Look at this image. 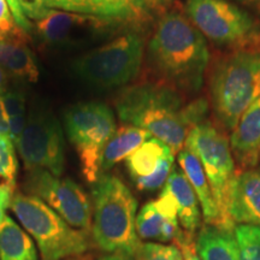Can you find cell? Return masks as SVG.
<instances>
[{
  "mask_svg": "<svg viewBox=\"0 0 260 260\" xmlns=\"http://www.w3.org/2000/svg\"><path fill=\"white\" fill-rule=\"evenodd\" d=\"M149 65L168 86L198 93L204 86L210 52L206 39L186 14L167 10L148 42Z\"/></svg>",
  "mask_w": 260,
  "mask_h": 260,
  "instance_id": "cell-1",
  "label": "cell"
},
{
  "mask_svg": "<svg viewBox=\"0 0 260 260\" xmlns=\"http://www.w3.org/2000/svg\"><path fill=\"white\" fill-rule=\"evenodd\" d=\"M177 90L168 84L144 83L130 87L117 99L119 118L148 132L177 154L184 147L190 126Z\"/></svg>",
  "mask_w": 260,
  "mask_h": 260,
  "instance_id": "cell-2",
  "label": "cell"
},
{
  "mask_svg": "<svg viewBox=\"0 0 260 260\" xmlns=\"http://www.w3.org/2000/svg\"><path fill=\"white\" fill-rule=\"evenodd\" d=\"M214 115L228 130L260 98V44L229 51L214 65L210 77Z\"/></svg>",
  "mask_w": 260,
  "mask_h": 260,
  "instance_id": "cell-3",
  "label": "cell"
},
{
  "mask_svg": "<svg viewBox=\"0 0 260 260\" xmlns=\"http://www.w3.org/2000/svg\"><path fill=\"white\" fill-rule=\"evenodd\" d=\"M93 239L107 253L135 255L141 246L136 233L138 201L118 177L100 175L93 188Z\"/></svg>",
  "mask_w": 260,
  "mask_h": 260,
  "instance_id": "cell-4",
  "label": "cell"
},
{
  "mask_svg": "<svg viewBox=\"0 0 260 260\" xmlns=\"http://www.w3.org/2000/svg\"><path fill=\"white\" fill-rule=\"evenodd\" d=\"M10 207L38 242L42 260L77 256L88 248L86 233L69 225L56 211L34 195L15 194Z\"/></svg>",
  "mask_w": 260,
  "mask_h": 260,
  "instance_id": "cell-5",
  "label": "cell"
},
{
  "mask_svg": "<svg viewBox=\"0 0 260 260\" xmlns=\"http://www.w3.org/2000/svg\"><path fill=\"white\" fill-rule=\"evenodd\" d=\"M144 60V39L126 32L74 60L75 75L102 89L124 86L138 76Z\"/></svg>",
  "mask_w": 260,
  "mask_h": 260,
  "instance_id": "cell-6",
  "label": "cell"
},
{
  "mask_svg": "<svg viewBox=\"0 0 260 260\" xmlns=\"http://www.w3.org/2000/svg\"><path fill=\"white\" fill-rule=\"evenodd\" d=\"M184 12L205 39L236 50L260 44V23L245 9L228 0H187Z\"/></svg>",
  "mask_w": 260,
  "mask_h": 260,
  "instance_id": "cell-7",
  "label": "cell"
},
{
  "mask_svg": "<svg viewBox=\"0 0 260 260\" xmlns=\"http://www.w3.org/2000/svg\"><path fill=\"white\" fill-rule=\"evenodd\" d=\"M184 147L193 152L203 165L218 206L222 229L233 232L236 224L229 214V195L236 171L226 135L211 122L205 121L189 130Z\"/></svg>",
  "mask_w": 260,
  "mask_h": 260,
  "instance_id": "cell-8",
  "label": "cell"
},
{
  "mask_svg": "<svg viewBox=\"0 0 260 260\" xmlns=\"http://www.w3.org/2000/svg\"><path fill=\"white\" fill-rule=\"evenodd\" d=\"M65 126L79 153L83 176L95 183L100 176L103 151L116 132L113 112L100 103L77 104L65 113Z\"/></svg>",
  "mask_w": 260,
  "mask_h": 260,
  "instance_id": "cell-9",
  "label": "cell"
},
{
  "mask_svg": "<svg viewBox=\"0 0 260 260\" xmlns=\"http://www.w3.org/2000/svg\"><path fill=\"white\" fill-rule=\"evenodd\" d=\"M16 146L27 170L48 171L56 177L63 172V133L59 123L48 112L35 111L28 117Z\"/></svg>",
  "mask_w": 260,
  "mask_h": 260,
  "instance_id": "cell-10",
  "label": "cell"
},
{
  "mask_svg": "<svg viewBox=\"0 0 260 260\" xmlns=\"http://www.w3.org/2000/svg\"><path fill=\"white\" fill-rule=\"evenodd\" d=\"M30 195L47 203L52 210L75 229L90 230L92 206L79 184L70 178H59L48 171H30L25 182Z\"/></svg>",
  "mask_w": 260,
  "mask_h": 260,
  "instance_id": "cell-11",
  "label": "cell"
},
{
  "mask_svg": "<svg viewBox=\"0 0 260 260\" xmlns=\"http://www.w3.org/2000/svg\"><path fill=\"white\" fill-rule=\"evenodd\" d=\"M111 27V24L92 16L54 9H50L34 23L39 38L58 47H77L88 42L99 31Z\"/></svg>",
  "mask_w": 260,
  "mask_h": 260,
  "instance_id": "cell-12",
  "label": "cell"
},
{
  "mask_svg": "<svg viewBox=\"0 0 260 260\" xmlns=\"http://www.w3.org/2000/svg\"><path fill=\"white\" fill-rule=\"evenodd\" d=\"M172 0H77V14L99 18L112 27L139 25L164 14Z\"/></svg>",
  "mask_w": 260,
  "mask_h": 260,
  "instance_id": "cell-13",
  "label": "cell"
},
{
  "mask_svg": "<svg viewBox=\"0 0 260 260\" xmlns=\"http://www.w3.org/2000/svg\"><path fill=\"white\" fill-rule=\"evenodd\" d=\"M234 223L260 226V170L236 172L229 195Z\"/></svg>",
  "mask_w": 260,
  "mask_h": 260,
  "instance_id": "cell-14",
  "label": "cell"
},
{
  "mask_svg": "<svg viewBox=\"0 0 260 260\" xmlns=\"http://www.w3.org/2000/svg\"><path fill=\"white\" fill-rule=\"evenodd\" d=\"M230 148L242 171L260 161V98L243 112L230 136Z\"/></svg>",
  "mask_w": 260,
  "mask_h": 260,
  "instance_id": "cell-15",
  "label": "cell"
},
{
  "mask_svg": "<svg viewBox=\"0 0 260 260\" xmlns=\"http://www.w3.org/2000/svg\"><path fill=\"white\" fill-rule=\"evenodd\" d=\"M178 164L193 188L194 193L197 194L205 222L209 225L222 229V218H220L218 206L199 159L187 147H183L178 152Z\"/></svg>",
  "mask_w": 260,
  "mask_h": 260,
  "instance_id": "cell-16",
  "label": "cell"
},
{
  "mask_svg": "<svg viewBox=\"0 0 260 260\" xmlns=\"http://www.w3.org/2000/svg\"><path fill=\"white\" fill-rule=\"evenodd\" d=\"M164 189L171 194L177 206L178 222L187 233L194 234L200 226V204L197 194L182 171L172 168Z\"/></svg>",
  "mask_w": 260,
  "mask_h": 260,
  "instance_id": "cell-17",
  "label": "cell"
},
{
  "mask_svg": "<svg viewBox=\"0 0 260 260\" xmlns=\"http://www.w3.org/2000/svg\"><path fill=\"white\" fill-rule=\"evenodd\" d=\"M0 67L16 79L29 82L39 79L37 63L27 46V37L0 39Z\"/></svg>",
  "mask_w": 260,
  "mask_h": 260,
  "instance_id": "cell-18",
  "label": "cell"
},
{
  "mask_svg": "<svg viewBox=\"0 0 260 260\" xmlns=\"http://www.w3.org/2000/svg\"><path fill=\"white\" fill-rule=\"evenodd\" d=\"M136 233L141 239L175 242L184 235L186 230L181 229L178 219L165 217L151 201L136 216Z\"/></svg>",
  "mask_w": 260,
  "mask_h": 260,
  "instance_id": "cell-19",
  "label": "cell"
},
{
  "mask_svg": "<svg viewBox=\"0 0 260 260\" xmlns=\"http://www.w3.org/2000/svg\"><path fill=\"white\" fill-rule=\"evenodd\" d=\"M146 130L132 124L119 126L109 140L102 154L100 170L106 171L133 154L140 146L151 139Z\"/></svg>",
  "mask_w": 260,
  "mask_h": 260,
  "instance_id": "cell-20",
  "label": "cell"
},
{
  "mask_svg": "<svg viewBox=\"0 0 260 260\" xmlns=\"http://www.w3.org/2000/svg\"><path fill=\"white\" fill-rule=\"evenodd\" d=\"M195 246L201 260H239L234 230L230 232L207 224L201 228Z\"/></svg>",
  "mask_w": 260,
  "mask_h": 260,
  "instance_id": "cell-21",
  "label": "cell"
},
{
  "mask_svg": "<svg viewBox=\"0 0 260 260\" xmlns=\"http://www.w3.org/2000/svg\"><path fill=\"white\" fill-rule=\"evenodd\" d=\"M0 260H38L30 236L8 216L0 224Z\"/></svg>",
  "mask_w": 260,
  "mask_h": 260,
  "instance_id": "cell-22",
  "label": "cell"
},
{
  "mask_svg": "<svg viewBox=\"0 0 260 260\" xmlns=\"http://www.w3.org/2000/svg\"><path fill=\"white\" fill-rule=\"evenodd\" d=\"M170 153L172 152L167 144L152 136L126 158V167L132 177L138 180L153 174L160 164L161 159Z\"/></svg>",
  "mask_w": 260,
  "mask_h": 260,
  "instance_id": "cell-23",
  "label": "cell"
},
{
  "mask_svg": "<svg viewBox=\"0 0 260 260\" xmlns=\"http://www.w3.org/2000/svg\"><path fill=\"white\" fill-rule=\"evenodd\" d=\"M5 111L9 118L10 138L17 144L19 136L23 133L27 118H25V98L18 90H8L3 94Z\"/></svg>",
  "mask_w": 260,
  "mask_h": 260,
  "instance_id": "cell-24",
  "label": "cell"
},
{
  "mask_svg": "<svg viewBox=\"0 0 260 260\" xmlns=\"http://www.w3.org/2000/svg\"><path fill=\"white\" fill-rule=\"evenodd\" d=\"M239 260H260V226L239 224L234 228Z\"/></svg>",
  "mask_w": 260,
  "mask_h": 260,
  "instance_id": "cell-25",
  "label": "cell"
},
{
  "mask_svg": "<svg viewBox=\"0 0 260 260\" xmlns=\"http://www.w3.org/2000/svg\"><path fill=\"white\" fill-rule=\"evenodd\" d=\"M17 159H16L14 142L11 139L0 136V178L4 183L15 189Z\"/></svg>",
  "mask_w": 260,
  "mask_h": 260,
  "instance_id": "cell-26",
  "label": "cell"
},
{
  "mask_svg": "<svg viewBox=\"0 0 260 260\" xmlns=\"http://www.w3.org/2000/svg\"><path fill=\"white\" fill-rule=\"evenodd\" d=\"M174 157L175 155L172 153L168 154L167 157L161 159L160 164H159L157 170L153 174H151L149 176L134 180L139 189L147 191L157 190L162 186H165V183H167L168 178L172 171V168H174Z\"/></svg>",
  "mask_w": 260,
  "mask_h": 260,
  "instance_id": "cell-27",
  "label": "cell"
},
{
  "mask_svg": "<svg viewBox=\"0 0 260 260\" xmlns=\"http://www.w3.org/2000/svg\"><path fill=\"white\" fill-rule=\"evenodd\" d=\"M135 260H183L180 249L175 245L141 243L135 254Z\"/></svg>",
  "mask_w": 260,
  "mask_h": 260,
  "instance_id": "cell-28",
  "label": "cell"
},
{
  "mask_svg": "<svg viewBox=\"0 0 260 260\" xmlns=\"http://www.w3.org/2000/svg\"><path fill=\"white\" fill-rule=\"evenodd\" d=\"M23 37H27L25 31L16 24L5 0H0V39Z\"/></svg>",
  "mask_w": 260,
  "mask_h": 260,
  "instance_id": "cell-29",
  "label": "cell"
},
{
  "mask_svg": "<svg viewBox=\"0 0 260 260\" xmlns=\"http://www.w3.org/2000/svg\"><path fill=\"white\" fill-rule=\"evenodd\" d=\"M18 3L25 17L32 21H39L50 11L47 0H18Z\"/></svg>",
  "mask_w": 260,
  "mask_h": 260,
  "instance_id": "cell-30",
  "label": "cell"
},
{
  "mask_svg": "<svg viewBox=\"0 0 260 260\" xmlns=\"http://www.w3.org/2000/svg\"><path fill=\"white\" fill-rule=\"evenodd\" d=\"M174 245L180 249L183 260H201L195 246L194 234L186 232L180 240L174 242Z\"/></svg>",
  "mask_w": 260,
  "mask_h": 260,
  "instance_id": "cell-31",
  "label": "cell"
},
{
  "mask_svg": "<svg viewBox=\"0 0 260 260\" xmlns=\"http://www.w3.org/2000/svg\"><path fill=\"white\" fill-rule=\"evenodd\" d=\"M5 3L9 6L10 12H11L12 17H14L16 24L25 32L30 31L32 29V25L30 22H29V19L25 17L23 11H22L18 0H5Z\"/></svg>",
  "mask_w": 260,
  "mask_h": 260,
  "instance_id": "cell-32",
  "label": "cell"
},
{
  "mask_svg": "<svg viewBox=\"0 0 260 260\" xmlns=\"http://www.w3.org/2000/svg\"><path fill=\"white\" fill-rule=\"evenodd\" d=\"M12 197H14V188L6 183H0V224L5 218V211L11 204Z\"/></svg>",
  "mask_w": 260,
  "mask_h": 260,
  "instance_id": "cell-33",
  "label": "cell"
},
{
  "mask_svg": "<svg viewBox=\"0 0 260 260\" xmlns=\"http://www.w3.org/2000/svg\"><path fill=\"white\" fill-rule=\"evenodd\" d=\"M47 5L50 9L77 14V0H47Z\"/></svg>",
  "mask_w": 260,
  "mask_h": 260,
  "instance_id": "cell-34",
  "label": "cell"
},
{
  "mask_svg": "<svg viewBox=\"0 0 260 260\" xmlns=\"http://www.w3.org/2000/svg\"><path fill=\"white\" fill-rule=\"evenodd\" d=\"M0 136L3 138H10V129H9V118L6 115L4 102H3V94H0Z\"/></svg>",
  "mask_w": 260,
  "mask_h": 260,
  "instance_id": "cell-35",
  "label": "cell"
},
{
  "mask_svg": "<svg viewBox=\"0 0 260 260\" xmlns=\"http://www.w3.org/2000/svg\"><path fill=\"white\" fill-rule=\"evenodd\" d=\"M228 2H232L234 4L242 5L243 8L247 10H251L252 12H254L258 16H260V0H228Z\"/></svg>",
  "mask_w": 260,
  "mask_h": 260,
  "instance_id": "cell-36",
  "label": "cell"
},
{
  "mask_svg": "<svg viewBox=\"0 0 260 260\" xmlns=\"http://www.w3.org/2000/svg\"><path fill=\"white\" fill-rule=\"evenodd\" d=\"M98 260H135V255L128 254V253L123 252H115L100 256Z\"/></svg>",
  "mask_w": 260,
  "mask_h": 260,
  "instance_id": "cell-37",
  "label": "cell"
},
{
  "mask_svg": "<svg viewBox=\"0 0 260 260\" xmlns=\"http://www.w3.org/2000/svg\"><path fill=\"white\" fill-rule=\"evenodd\" d=\"M6 73L0 67V94H4L5 93V88H6Z\"/></svg>",
  "mask_w": 260,
  "mask_h": 260,
  "instance_id": "cell-38",
  "label": "cell"
},
{
  "mask_svg": "<svg viewBox=\"0 0 260 260\" xmlns=\"http://www.w3.org/2000/svg\"><path fill=\"white\" fill-rule=\"evenodd\" d=\"M79 256V255H77ZM77 256H71L70 259H68V260H86L84 258H77Z\"/></svg>",
  "mask_w": 260,
  "mask_h": 260,
  "instance_id": "cell-39",
  "label": "cell"
}]
</instances>
